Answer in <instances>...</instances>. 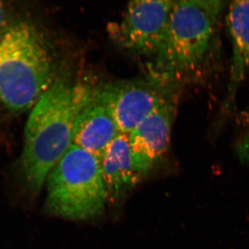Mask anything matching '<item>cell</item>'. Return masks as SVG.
Here are the masks:
<instances>
[{
    "label": "cell",
    "instance_id": "7",
    "mask_svg": "<svg viewBox=\"0 0 249 249\" xmlns=\"http://www.w3.org/2000/svg\"><path fill=\"white\" fill-rule=\"evenodd\" d=\"M180 87L174 88L146 119L128 134L134 169L141 178L151 171L169 148Z\"/></svg>",
    "mask_w": 249,
    "mask_h": 249
},
{
    "label": "cell",
    "instance_id": "1",
    "mask_svg": "<svg viewBox=\"0 0 249 249\" xmlns=\"http://www.w3.org/2000/svg\"><path fill=\"white\" fill-rule=\"evenodd\" d=\"M227 1H174L156 64L168 83H204L222 67L220 20Z\"/></svg>",
    "mask_w": 249,
    "mask_h": 249
},
{
    "label": "cell",
    "instance_id": "6",
    "mask_svg": "<svg viewBox=\"0 0 249 249\" xmlns=\"http://www.w3.org/2000/svg\"><path fill=\"white\" fill-rule=\"evenodd\" d=\"M178 87L163 91L155 83L131 80L100 85L92 91L110 111L120 133L129 134Z\"/></svg>",
    "mask_w": 249,
    "mask_h": 249
},
{
    "label": "cell",
    "instance_id": "9",
    "mask_svg": "<svg viewBox=\"0 0 249 249\" xmlns=\"http://www.w3.org/2000/svg\"><path fill=\"white\" fill-rule=\"evenodd\" d=\"M226 24L232 45V60L224 107L233 110L236 94L249 75V0L233 1L227 6Z\"/></svg>",
    "mask_w": 249,
    "mask_h": 249
},
{
    "label": "cell",
    "instance_id": "5",
    "mask_svg": "<svg viewBox=\"0 0 249 249\" xmlns=\"http://www.w3.org/2000/svg\"><path fill=\"white\" fill-rule=\"evenodd\" d=\"M174 1L129 2L120 21L108 27L111 40L122 48L142 55H157L164 42Z\"/></svg>",
    "mask_w": 249,
    "mask_h": 249
},
{
    "label": "cell",
    "instance_id": "8",
    "mask_svg": "<svg viewBox=\"0 0 249 249\" xmlns=\"http://www.w3.org/2000/svg\"><path fill=\"white\" fill-rule=\"evenodd\" d=\"M119 134L110 111L89 88L75 119L73 143L101 161L108 145Z\"/></svg>",
    "mask_w": 249,
    "mask_h": 249
},
{
    "label": "cell",
    "instance_id": "3",
    "mask_svg": "<svg viewBox=\"0 0 249 249\" xmlns=\"http://www.w3.org/2000/svg\"><path fill=\"white\" fill-rule=\"evenodd\" d=\"M53 60L45 39L29 23L0 37V101L12 111L32 109L53 83Z\"/></svg>",
    "mask_w": 249,
    "mask_h": 249
},
{
    "label": "cell",
    "instance_id": "4",
    "mask_svg": "<svg viewBox=\"0 0 249 249\" xmlns=\"http://www.w3.org/2000/svg\"><path fill=\"white\" fill-rule=\"evenodd\" d=\"M107 199L101 161L72 144L47 178L46 210L71 220H87L103 213Z\"/></svg>",
    "mask_w": 249,
    "mask_h": 249
},
{
    "label": "cell",
    "instance_id": "2",
    "mask_svg": "<svg viewBox=\"0 0 249 249\" xmlns=\"http://www.w3.org/2000/svg\"><path fill=\"white\" fill-rule=\"evenodd\" d=\"M89 88L55 78L32 107L24 131L22 169L31 192L42 189L49 174L73 144L75 119Z\"/></svg>",
    "mask_w": 249,
    "mask_h": 249
},
{
    "label": "cell",
    "instance_id": "10",
    "mask_svg": "<svg viewBox=\"0 0 249 249\" xmlns=\"http://www.w3.org/2000/svg\"><path fill=\"white\" fill-rule=\"evenodd\" d=\"M101 165L107 199L111 202L120 200L142 178L134 169L127 134H119L109 143Z\"/></svg>",
    "mask_w": 249,
    "mask_h": 249
},
{
    "label": "cell",
    "instance_id": "11",
    "mask_svg": "<svg viewBox=\"0 0 249 249\" xmlns=\"http://www.w3.org/2000/svg\"><path fill=\"white\" fill-rule=\"evenodd\" d=\"M6 24V11L4 5L0 2V37L5 32L4 28Z\"/></svg>",
    "mask_w": 249,
    "mask_h": 249
}]
</instances>
